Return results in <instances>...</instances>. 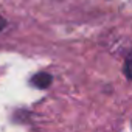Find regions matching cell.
Segmentation results:
<instances>
[{
	"label": "cell",
	"instance_id": "6da1fadb",
	"mask_svg": "<svg viewBox=\"0 0 132 132\" xmlns=\"http://www.w3.org/2000/svg\"><path fill=\"white\" fill-rule=\"evenodd\" d=\"M51 79H53V78H51L50 73L39 72V73H36V75L30 79V82H31V86H34L36 89H47V87H50Z\"/></svg>",
	"mask_w": 132,
	"mask_h": 132
},
{
	"label": "cell",
	"instance_id": "7a4b0ae2",
	"mask_svg": "<svg viewBox=\"0 0 132 132\" xmlns=\"http://www.w3.org/2000/svg\"><path fill=\"white\" fill-rule=\"evenodd\" d=\"M124 75H126L129 79H132V51L127 54L126 62H124Z\"/></svg>",
	"mask_w": 132,
	"mask_h": 132
},
{
	"label": "cell",
	"instance_id": "3957f363",
	"mask_svg": "<svg viewBox=\"0 0 132 132\" xmlns=\"http://www.w3.org/2000/svg\"><path fill=\"white\" fill-rule=\"evenodd\" d=\"M5 27H6V20H5V19H3L2 16H0V31H2V30H3Z\"/></svg>",
	"mask_w": 132,
	"mask_h": 132
}]
</instances>
